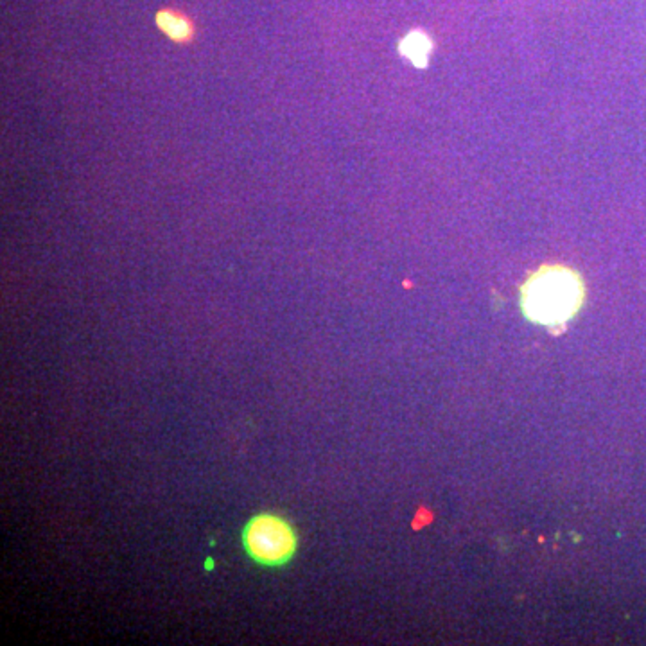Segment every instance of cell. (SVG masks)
<instances>
[{
	"label": "cell",
	"mask_w": 646,
	"mask_h": 646,
	"mask_svg": "<svg viewBox=\"0 0 646 646\" xmlns=\"http://www.w3.org/2000/svg\"><path fill=\"white\" fill-rule=\"evenodd\" d=\"M156 23H158V28L167 34L171 40L180 41V43H185V41H191L192 37H194V25L189 19H187L185 14L178 13V11H160L156 14Z\"/></svg>",
	"instance_id": "obj_3"
},
{
	"label": "cell",
	"mask_w": 646,
	"mask_h": 646,
	"mask_svg": "<svg viewBox=\"0 0 646 646\" xmlns=\"http://www.w3.org/2000/svg\"><path fill=\"white\" fill-rule=\"evenodd\" d=\"M429 49H431L429 38L422 34V32H411L401 43L402 54L408 59H411L415 65H419V67L426 65V61H428Z\"/></svg>",
	"instance_id": "obj_4"
},
{
	"label": "cell",
	"mask_w": 646,
	"mask_h": 646,
	"mask_svg": "<svg viewBox=\"0 0 646 646\" xmlns=\"http://www.w3.org/2000/svg\"><path fill=\"white\" fill-rule=\"evenodd\" d=\"M244 553L260 567H284L295 559L298 533L286 517L260 512L244 524L241 533Z\"/></svg>",
	"instance_id": "obj_2"
},
{
	"label": "cell",
	"mask_w": 646,
	"mask_h": 646,
	"mask_svg": "<svg viewBox=\"0 0 646 646\" xmlns=\"http://www.w3.org/2000/svg\"><path fill=\"white\" fill-rule=\"evenodd\" d=\"M583 302V284L573 269L546 266L523 287V309L532 322L555 327L576 314Z\"/></svg>",
	"instance_id": "obj_1"
}]
</instances>
